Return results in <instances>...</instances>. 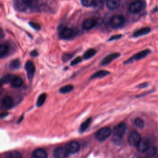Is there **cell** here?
I'll return each mask as SVG.
<instances>
[{
	"label": "cell",
	"mask_w": 158,
	"mask_h": 158,
	"mask_svg": "<svg viewBox=\"0 0 158 158\" xmlns=\"http://www.w3.org/2000/svg\"><path fill=\"white\" fill-rule=\"evenodd\" d=\"M111 130L109 127H103L95 133V138L99 141H103L107 139L111 134Z\"/></svg>",
	"instance_id": "6da1fadb"
},
{
	"label": "cell",
	"mask_w": 158,
	"mask_h": 158,
	"mask_svg": "<svg viewBox=\"0 0 158 158\" xmlns=\"http://www.w3.org/2000/svg\"><path fill=\"white\" fill-rule=\"evenodd\" d=\"M125 19L122 15H116L112 17L109 20V26L112 28H118L121 27L124 23Z\"/></svg>",
	"instance_id": "7a4b0ae2"
},
{
	"label": "cell",
	"mask_w": 158,
	"mask_h": 158,
	"mask_svg": "<svg viewBox=\"0 0 158 158\" xmlns=\"http://www.w3.org/2000/svg\"><path fill=\"white\" fill-rule=\"evenodd\" d=\"M127 129V127L125 123L121 122L117 125L113 129V133L115 136H117V138H121L122 137Z\"/></svg>",
	"instance_id": "3957f363"
},
{
	"label": "cell",
	"mask_w": 158,
	"mask_h": 158,
	"mask_svg": "<svg viewBox=\"0 0 158 158\" xmlns=\"http://www.w3.org/2000/svg\"><path fill=\"white\" fill-rule=\"evenodd\" d=\"M141 139V138L140 135L138 132L136 131H132L128 136V141L130 145L133 146H136Z\"/></svg>",
	"instance_id": "277c9868"
},
{
	"label": "cell",
	"mask_w": 158,
	"mask_h": 158,
	"mask_svg": "<svg viewBox=\"0 0 158 158\" xmlns=\"http://www.w3.org/2000/svg\"><path fill=\"white\" fill-rule=\"evenodd\" d=\"M143 7V4L142 1H135L130 4L128 10L131 14H136L141 10Z\"/></svg>",
	"instance_id": "5b68a950"
},
{
	"label": "cell",
	"mask_w": 158,
	"mask_h": 158,
	"mask_svg": "<svg viewBox=\"0 0 158 158\" xmlns=\"http://www.w3.org/2000/svg\"><path fill=\"white\" fill-rule=\"evenodd\" d=\"M74 35V30L69 27H63L59 31V37L62 39L67 40L72 38Z\"/></svg>",
	"instance_id": "8992f818"
},
{
	"label": "cell",
	"mask_w": 158,
	"mask_h": 158,
	"mask_svg": "<svg viewBox=\"0 0 158 158\" xmlns=\"http://www.w3.org/2000/svg\"><path fill=\"white\" fill-rule=\"evenodd\" d=\"M150 50L149 49H145L144 51H141L136 54H135L133 56H132L131 58L128 59L126 62H125V64H128L129 62H132L133 60H138L144 58L146 56H147L149 53H150Z\"/></svg>",
	"instance_id": "52a82bcc"
},
{
	"label": "cell",
	"mask_w": 158,
	"mask_h": 158,
	"mask_svg": "<svg viewBox=\"0 0 158 158\" xmlns=\"http://www.w3.org/2000/svg\"><path fill=\"white\" fill-rule=\"evenodd\" d=\"M68 151L65 148L58 147L56 148L53 152V156L54 158H67Z\"/></svg>",
	"instance_id": "ba28073f"
},
{
	"label": "cell",
	"mask_w": 158,
	"mask_h": 158,
	"mask_svg": "<svg viewBox=\"0 0 158 158\" xmlns=\"http://www.w3.org/2000/svg\"><path fill=\"white\" fill-rule=\"evenodd\" d=\"M65 148L69 153L75 154L80 149V144L77 141H72L66 144Z\"/></svg>",
	"instance_id": "9c48e42d"
},
{
	"label": "cell",
	"mask_w": 158,
	"mask_h": 158,
	"mask_svg": "<svg viewBox=\"0 0 158 158\" xmlns=\"http://www.w3.org/2000/svg\"><path fill=\"white\" fill-rule=\"evenodd\" d=\"M96 24H97V20L96 19L89 18V19H85L83 22L81 27L83 30H88L94 27L96 25Z\"/></svg>",
	"instance_id": "30bf717a"
},
{
	"label": "cell",
	"mask_w": 158,
	"mask_h": 158,
	"mask_svg": "<svg viewBox=\"0 0 158 158\" xmlns=\"http://www.w3.org/2000/svg\"><path fill=\"white\" fill-rule=\"evenodd\" d=\"M25 68L27 72V75L28 79H31L35 72V67L34 64L31 61H27L25 64Z\"/></svg>",
	"instance_id": "8fae6325"
},
{
	"label": "cell",
	"mask_w": 158,
	"mask_h": 158,
	"mask_svg": "<svg viewBox=\"0 0 158 158\" xmlns=\"http://www.w3.org/2000/svg\"><path fill=\"white\" fill-rule=\"evenodd\" d=\"M136 146L139 152H145L149 147V141L146 138H141Z\"/></svg>",
	"instance_id": "7c38bea8"
},
{
	"label": "cell",
	"mask_w": 158,
	"mask_h": 158,
	"mask_svg": "<svg viewBox=\"0 0 158 158\" xmlns=\"http://www.w3.org/2000/svg\"><path fill=\"white\" fill-rule=\"evenodd\" d=\"M33 158H48V154L46 151L43 148H38L32 152Z\"/></svg>",
	"instance_id": "4fadbf2b"
},
{
	"label": "cell",
	"mask_w": 158,
	"mask_h": 158,
	"mask_svg": "<svg viewBox=\"0 0 158 158\" xmlns=\"http://www.w3.org/2000/svg\"><path fill=\"white\" fill-rule=\"evenodd\" d=\"M120 56V54L119 53H112L110 54L109 55H107L106 57H105L101 61V64L102 65H106L109 64V63H110L112 60H114V59H117V57H118Z\"/></svg>",
	"instance_id": "5bb4252c"
},
{
	"label": "cell",
	"mask_w": 158,
	"mask_h": 158,
	"mask_svg": "<svg viewBox=\"0 0 158 158\" xmlns=\"http://www.w3.org/2000/svg\"><path fill=\"white\" fill-rule=\"evenodd\" d=\"M1 104L4 108L8 109L12 107L14 102H13V100L11 97L6 96L4 97L3 99H2Z\"/></svg>",
	"instance_id": "9a60e30c"
},
{
	"label": "cell",
	"mask_w": 158,
	"mask_h": 158,
	"mask_svg": "<svg viewBox=\"0 0 158 158\" xmlns=\"http://www.w3.org/2000/svg\"><path fill=\"white\" fill-rule=\"evenodd\" d=\"M120 4V0H107L106 6L110 10H115L117 9Z\"/></svg>",
	"instance_id": "2e32d148"
},
{
	"label": "cell",
	"mask_w": 158,
	"mask_h": 158,
	"mask_svg": "<svg viewBox=\"0 0 158 158\" xmlns=\"http://www.w3.org/2000/svg\"><path fill=\"white\" fill-rule=\"evenodd\" d=\"M151 31V29L149 27H143L141 28L136 31H135L133 34V37H139L143 35H145L148 33H149Z\"/></svg>",
	"instance_id": "e0dca14e"
},
{
	"label": "cell",
	"mask_w": 158,
	"mask_h": 158,
	"mask_svg": "<svg viewBox=\"0 0 158 158\" xmlns=\"http://www.w3.org/2000/svg\"><path fill=\"white\" fill-rule=\"evenodd\" d=\"M109 74V72L107 70H99L98 72H96V73H93L90 79H95V78H103L107 75H108Z\"/></svg>",
	"instance_id": "ac0fdd59"
},
{
	"label": "cell",
	"mask_w": 158,
	"mask_h": 158,
	"mask_svg": "<svg viewBox=\"0 0 158 158\" xmlns=\"http://www.w3.org/2000/svg\"><path fill=\"white\" fill-rule=\"evenodd\" d=\"M23 84L22 79L19 77H15L10 83V85L14 88H19Z\"/></svg>",
	"instance_id": "d6986e66"
},
{
	"label": "cell",
	"mask_w": 158,
	"mask_h": 158,
	"mask_svg": "<svg viewBox=\"0 0 158 158\" xmlns=\"http://www.w3.org/2000/svg\"><path fill=\"white\" fill-rule=\"evenodd\" d=\"M157 148L152 146H149L148 148L145 151V152H146V155L148 157H151L154 155H156V154L157 153Z\"/></svg>",
	"instance_id": "ffe728a7"
},
{
	"label": "cell",
	"mask_w": 158,
	"mask_h": 158,
	"mask_svg": "<svg viewBox=\"0 0 158 158\" xmlns=\"http://www.w3.org/2000/svg\"><path fill=\"white\" fill-rule=\"evenodd\" d=\"M91 122V118H87L85 121H84L81 124V125L80 127V128H79V131L80 132H83L84 131H85L89 127Z\"/></svg>",
	"instance_id": "44dd1931"
},
{
	"label": "cell",
	"mask_w": 158,
	"mask_h": 158,
	"mask_svg": "<svg viewBox=\"0 0 158 158\" xmlns=\"http://www.w3.org/2000/svg\"><path fill=\"white\" fill-rule=\"evenodd\" d=\"M96 52V51L94 49H89L84 53L83 58L85 59H88L92 57L93 56H94Z\"/></svg>",
	"instance_id": "7402d4cb"
},
{
	"label": "cell",
	"mask_w": 158,
	"mask_h": 158,
	"mask_svg": "<svg viewBox=\"0 0 158 158\" xmlns=\"http://www.w3.org/2000/svg\"><path fill=\"white\" fill-rule=\"evenodd\" d=\"M73 86L71 85H67L65 86H64L63 87L60 88L59 89V92L60 93L62 94H65V93H67L70 92L72 90H73Z\"/></svg>",
	"instance_id": "603a6c76"
},
{
	"label": "cell",
	"mask_w": 158,
	"mask_h": 158,
	"mask_svg": "<svg viewBox=\"0 0 158 158\" xmlns=\"http://www.w3.org/2000/svg\"><path fill=\"white\" fill-rule=\"evenodd\" d=\"M46 99V94L45 93L41 94L37 99V102H36L37 106L41 107L44 103Z\"/></svg>",
	"instance_id": "cb8c5ba5"
},
{
	"label": "cell",
	"mask_w": 158,
	"mask_h": 158,
	"mask_svg": "<svg viewBox=\"0 0 158 158\" xmlns=\"http://www.w3.org/2000/svg\"><path fill=\"white\" fill-rule=\"evenodd\" d=\"M6 158H22V156L19 152L14 151L9 152Z\"/></svg>",
	"instance_id": "d4e9b609"
},
{
	"label": "cell",
	"mask_w": 158,
	"mask_h": 158,
	"mask_svg": "<svg viewBox=\"0 0 158 158\" xmlns=\"http://www.w3.org/2000/svg\"><path fill=\"white\" fill-rule=\"evenodd\" d=\"M15 77L12 75L10 74H8V75H4L2 79H1V81L2 83H11V81H12L13 78Z\"/></svg>",
	"instance_id": "484cf974"
},
{
	"label": "cell",
	"mask_w": 158,
	"mask_h": 158,
	"mask_svg": "<svg viewBox=\"0 0 158 158\" xmlns=\"http://www.w3.org/2000/svg\"><path fill=\"white\" fill-rule=\"evenodd\" d=\"M8 51V47L6 44L0 45V57H4Z\"/></svg>",
	"instance_id": "4316f807"
},
{
	"label": "cell",
	"mask_w": 158,
	"mask_h": 158,
	"mask_svg": "<svg viewBox=\"0 0 158 158\" xmlns=\"http://www.w3.org/2000/svg\"><path fill=\"white\" fill-rule=\"evenodd\" d=\"M81 2L85 7H91L95 4V0H81Z\"/></svg>",
	"instance_id": "83f0119b"
},
{
	"label": "cell",
	"mask_w": 158,
	"mask_h": 158,
	"mask_svg": "<svg viewBox=\"0 0 158 158\" xmlns=\"http://www.w3.org/2000/svg\"><path fill=\"white\" fill-rule=\"evenodd\" d=\"M20 65V61L18 59L12 60L10 64V68L12 69H17Z\"/></svg>",
	"instance_id": "f1b7e54d"
},
{
	"label": "cell",
	"mask_w": 158,
	"mask_h": 158,
	"mask_svg": "<svg viewBox=\"0 0 158 158\" xmlns=\"http://www.w3.org/2000/svg\"><path fill=\"white\" fill-rule=\"evenodd\" d=\"M134 123L136 125V127L139 128H143L144 127V121L141 118H136L135 120Z\"/></svg>",
	"instance_id": "f546056e"
},
{
	"label": "cell",
	"mask_w": 158,
	"mask_h": 158,
	"mask_svg": "<svg viewBox=\"0 0 158 158\" xmlns=\"http://www.w3.org/2000/svg\"><path fill=\"white\" fill-rule=\"evenodd\" d=\"M73 54L71 53H65L62 56V60L64 61H67L73 56Z\"/></svg>",
	"instance_id": "4dcf8cb0"
},
{
	"label": "cell",
	"mask_w": 158,
	"mask_h": 158,
	"mask_svg": "<svg viewBox=\"0 0 158 158\" xmlns=\"http://www.w3.org/2000/svg\"><path fill=\"white\" fill-rule=\"evenodd\" d=\"M82 60V58L81 57H77V58H75V59H73L71 63H70V65H75L77 64H78V63H80Z\"/></svg>",
	"instance_id": "1f68e13d"
},
{
	"label": "cell",
	"mask_w": 158,
	"mask_h": 158,
	"mask_svg": "<svg viewBox=\"0 0 158 158\" xmlns=\"http://www.w3.org/2000/svg\"><path fill=\"white\" fill-rule=\"evenodd\" d=\"M29 24H30V25L32 28H34V29H35V30H40V29L41 28L40 25L39 24H38L37 23H35V22H30V23H29Z\"/></svg>",
	"instance_id": "d6a6232c"
},
{
	"label": "cell",
	"mask_w": 158,
	"mask_h": 158,
	"mask_svg": "<svg viewBox=\"0 0 158 158\" xmlns=\"http://www.w3.org/2000/svg\"><path fill=\"white\" fill-rule=\"evenodd\" d=\"M122 35H115L112 36L108 40L109 41H113V40H117L118 39H120V38H122Z\"/></svg>",
	"instance_id": "836d02e7"
},
{
	"label": "cell",
	"mask_w": 158,
	"mask_h": 158,
	"mask_svg": "<svg viewBox=\"0 0 158 158\" xmlns=\"http://www.w3.org/2000/svg\"><path fill=\"white\" fill-rule=\"evenodd\" d=\"M23 1V3H25V4H27V5H31L33 3L35 2L36 1H37L38 0H22Z\"/></svg>",
	"instance_id": "e575fe53"
},
{
	"label": "cell",
	"mask_w": 158,
	"mask_h": 158,
	"mask_svg": "<svg viewBox=\"0 0 158 158\" xmlns=\"http://www.w3.org/2000/svg\"><path fill=\"white\" fill-rule=\"evenodd\" d=\"M7 115H8V113H7V112H2V113H0V118H4V117H6Z\"/></svg>",
	"instance_id": "d590c367"
},
{
	"label": "cell",
	"mask_w": 158,
	"mask_h": 158,
	"mask_svg": "<svg viewBox=\"0 0 158 158\" xmlns=\"http://www.w3.org/2000/svg\"><path fill=\"white\" fill-rule=\"evenodd\" d=\"M37 55H38V53H37V52H36V51H32V52H31V56L35 57V56H37Z\"/></svg>",
	"instance_id": "8d00e7d4"
},
{
	"label": "cell",
	"mask_w": 158,
	"mask_h": 158,
	"mask_svg": "<svg viewBox=\"0 0 158 158\" xmlns=\"http://www.w3.org/2000/svg\"><path fill=\"white\" fill-rule=\"evenodd\" d=\"M99 2H105V1H107V0H98Z\"/></svg>",
	"instance_id": "74e56055"
},
{
	"label": "cell",
	"mask_w": 158,
	"mask_h": 158,
	"mask_svg": "<svg viewBox=\"0 0 158 158\" xmlns=\"http://www.w3.org/2000/svg\"><path fill=\"white\" fill-rule=\"evenodd\" d=\"M2 33L1 30H0V37H1V36H2Z\"/></svg>",
	"instance_id": "f35d334b"
},
{
	"label": "cell",
	"mask_w": 158,
	"mask_h": 158,
	"mask_svg": "<svg viewBox=\"0 0 158 158\" xmlns=\"http://www.w3.org/2000/svg\"><path fill=\"white\" fill-rule=\"evenodd\" d=\"M1 84H2V81H1V80H0V86L1 85Z\"/></svg>",
	"instance_id": "ab89813d"
},
{
	"label": "cell",
	"mask_w": 158,
	"mask_h": 158,
	"mask_svg": "<svg viewBox=\"0 0 158 158\" xmlns=\"http://www.w3.org/2000/svg\"><path fill=\"white\" fill-rule=\"evenodd\" d=\"M142 158H146V157H142Z\"/></svg>",
	"instance_id": "60d3db41"
}]
</instances>
